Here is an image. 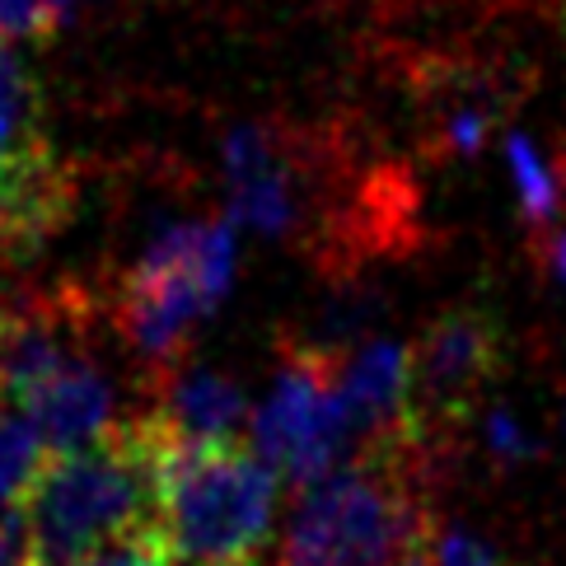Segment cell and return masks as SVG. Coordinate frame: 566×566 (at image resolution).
<instances>
[{"label": "cell", "instance_id": "1", "mask_svg": "<svg viewBox=\"0 0 566 566\" xmlns=\"http://www.w3.org/2000/svg\"><path fill=\"white\" fill-rule=\"evenodd\" d=\"M436 440H375L300 492L281 566H431L440 524L427 501Z\"/></svg>", "mask_w": 566, "mask_h": 566}, {"label": "cell", "instance_id": "2", "mask_svg": "<svg viewBox=\"0 0 566 566\" xmlns=\"http://www.w3.org/2000/svg\"><path fill=\"white\" fill-rule=\"evenodd\" d=\"M169 436L159 421L132 417L75 450H52L38 469L24 520V566H75L104 543L159 520Z\"/></svg>", "mask_w": 566, "mask_h": 566}, {"label": "cell", "instance_id": "3", "mask_svg": "<svg viewBox=\"0 0 566 566\" xmlns=\"http://www.w3.org/2000/svg\"><path fill=\"white\" fill-rule=\"evenodd\" d=\"M276 469L244 440H169L159 530L169 566H262L272 548Z\"/></svg>", "mask_w": 566, "mask_h": 566}, {"label": "cell", "instance_id": "4", "mask_svg": "<svg viewBox=\"0 0 566 566\" xmlns=\"http://www.w3.org/2000/svg\"><path fill=\"white\" fill-rule=\"evenodd\" d=\"M234 220L169 226L155 234L117 291V328L150 366H174L184 337L226 300L234 281Z\"/></svg>", "mask_w": 566, "mask_h": 566}, {"label": "cell", "instance_id": "5", "mask_svg": "<svg viewBox=\"0 0 566 566\" xmlns=\"http://www.w3.org/2000/svg\"><path fill=\"white\" fill-rule=\"evenodd\" d=\"M258 454L286 478L295 492L314 488L356 454V431L342 402L337 356L318 342H300L286 352L276 384L253 421Z\"/></svg>", "mask_w": 566, "mask_h": 566}, {"label": "cell", "instance_id": "6", "mask_svg": "<svg viewBox=\"0 0 566 566\" xmlns=\"http://www.w3.org/2000/svg\"><path fill=\"white\" fill-rule=\"evenodd\" d=\"M412 370H417V417L427 436L440 444L459 427L488 379L501 370V328L482 310H454L440 314L427 337L412 347Z\"/></svg>", "mask_w": 566, "mask_h": 566}, {"label": "cell", "instance_id": "7", "mask_svg": "<svg viewBox=\"0 0 566 566\" xmlns=\"http://www.w3.org/2000/svg\"><path fill=\"white\" fill-rule=\"evenodd\" d=\"M230 220L258 234H291L305 211V150L268 123L234 127L226 140Z\"/></svg>", "mask_w": 566, "mask_h": 566}, {"label": "cell", "instance_id": "8", "mask_svg": "<svg viewBox=\"0 0 566 566\" xmlns=\"http://www.w3.org/2000/svg\"><path fill=\"white\" fill-rule=\"evenodd\" d=\"M14 412L43 436L48 450H75V444H90L113 427V389L94 360L75 352L52 375L38 379L14 402Z\"/></svg>", "mask_w": 566, "mask_h": 566}, {"label": "cell", "instance_id": "9", "mask_svg": "<svg viewBox=\"0 0 566 566\" xmlns=\"http://www.w3.org/2000/svg\"><path fill=\"white\" fill-rule=\"evenodd\" d=\"M150 417L159 421V431L169 440H184V444L234 440L249 417V402L234 379H220L211 370L178 366L174 360V366H165V375H159V394H155Z\"/></svg>", "mask_w": 566, "mask_h": 566}, {"label": "cell", "instance_id": "10", "mask_svg": "<svg viewBox=\"0 0 566 566\" xmlns=\"http://www.w3.org/2000/svg\"><path fill=\"white\" fill-rule=\"evenodd\" d=\"M43 140V108H38V85L6 38H0V169L29 165L48 155Z\"/></svg>", "mask_w": 566, "mask_h": 566}, {"label": "cell", "instance_id": "11", "mask_svg": "<svg viewBox=\"0 0 566 566\" xmlns=\"http://www.w3.org/2000/svg\"><path fill=\"white\" fill-rule=\"evenodd\" d=\"M48 459V444L14 408H0V515L19 511V501L29 496L38 469Z\"/></svg>", "mask_w": 566, "mask_h": 566}, {"label": "cell", "instance_id": "12", "mask_svg": "<svg viewBox=\"0 0 566 566\" xmlns=\"http://www.w3.org/2000/svg\"><path fill=\"white\" fill-rule=\"evenodd\" d=\"M505 165H511L515 192H520V211L534 220V226H548L562 207V174L557 165H548L530 136H511L505 140Z\"/></svg>", "mask_w": 566, "mask_h": 566}, {"label": "cell", "instance_id": "13", "mask_svg": "<svg viewBox=\"0 0 566 566\" xmlns=\"http://www.w3.org/2000/svg\"><path fill=\"white\" fill-rule=\"evenodd\" d=\"M75 19V0H0V38L24 43V38H52Z\"/></svg>", "mask_w": 566, "mask_h": 566}, {"label": "cell", "instance_id": "14", "mask_svg": "<svg viewBox=\"0 0 566 566\" xmlns=\"http://www.w3.org/2000/svg\"><path fill=\"white\" fill-rule=\"evenodd\" d=\"M75 566H169V543H165V530H159V520H155L146 530H132L123 538L104 543V548L90 553Z\"/></svg>", "mask_w": 566, "mask_h": 566}, {"label": "cell", "instance_id": "15", "mask_svg": "<svg viewBox=\"0 0 566 566\" xmlns=\"http://www.w3.org/2000/svg\"><path fill=\"white\" fill-rule=\"evenodd\" d=\"M431 566H505V562L496 557L492 543L473 538L469 530H440L431 548Z\"/></svg>", "mask_w": 566, "mask_h": 566}, {"label": "cell", "instance_id": "16", "mask_svg": "<svg viewBox=\"0 0 566 566\" xmlns=\"http://www.w3.org/2000/svg\"><path fill=\"white\" fill-rule=\"evenodd\" d=\"M488 454L501 459V463H524L534 454V440L524 436V427L505 408L488 412Z\"/></svg>", "mask_w": 566, "mask_h": 566}, {"label": "cell", "instance_id": "17", "mask_svg": "<svg viewBox=\"0 0 566 566\" xmlns=\"http://www.w3.org/2000/svg\"><path fill=\"white\" fill-rule=\"evenodd\" d=\"M0 566H24V520H19V511L0 515Z\"/></svg>", "mask_w": 566, "mask_h": 566}, {"label": "cell", "instance_id": "18", "mask_svg": "<svg viewBox=\"0 0 566 566\" xmlns=\"http://www.w3.org/2000/svg\"><path fill=\"white\" fill-rule=\"evenodd\" d=\"M553 272L566 281V234L557 239V244H553Z\"/></svg>", "mask_w": 566, "mask_h": 566}]
</instances>
